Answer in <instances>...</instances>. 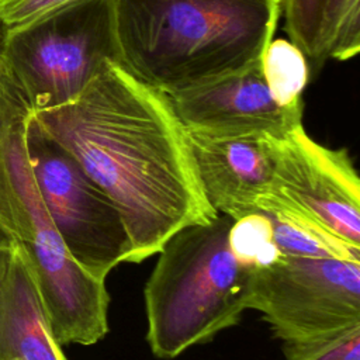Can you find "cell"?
I'll use <instances>...</instances> for the list:
<instances>
[{
    "mask_svg": "<svg viewBox=\"0 0 360 360\" xmlns=\"http://www.w3.org/2000/svg\"><path fill=\"white\" fill-rule=\"evenodd\" d=\"M31 120L115 204L131 242L129 263L156 255L181 228L219 215L170 97L117 62H105L75 100L32 111Z\"/></svg>",
    "mask_w": 360,
    "mask_h": 360,
    "instance_id": "1",
    "label": "cell"
},
{
    "mask_svg": "<svg viewBox=\"0 0 360 360\" xmlns=\"http://www.w3.org/2000/svg\"><path fill=\"white\" fill-rule=\"evenodd\" d=\"M283 0H111L118 65L173 96L256 65Z\"/></svg>",
    "mask_w": 360,
    "mask_h": 360,
    "instance_id": "2",
    "label": "cell"
},
{
    "mask_svg": "<svg viewBox=\"0 0 360 360\" xmlns=\"http://www.w3.org/2000/svg\"><path fill=\"white\" fill-rule=\"evenodd\" d=\"M145 284L146 340L174 359L239 322L249 308L259 249L242 221L218 215L173 233Z\"/></svg>",
    "mask_w": 360,
    "mask_h": 360,
    "instance_id": "3",
    "label": "cell"
},
{
    "mask_svg": "<svg viewBox=\"0 0 360 360\" xmlns=\"http://www.w3.org/2000/svg\"><path fill=\"white\" fill-rule=\"evenodd\" d=\"M31 114L1 60L0 229L27 257L56 342L90 346L108 332L105 280L91 276L73 259L44 205L27 149Z\"/></svg>",
    "mask_w": 360,
    "mask_h": 360,
    "instance_id": "4",
    "label": "cell"
},
{
    "mask_svg": "<svg viewBox=\"0 0 360 360\" xmlns=\"http://www.w3.org/2000/svg\"><path fill=\"white\" fill-rule=\"evenodd\" d=\"M3 60L32 111L75 100L105 62L118 63L111 0H80L1 44Z\"/></svg>",
    "mask_w": 360,
    "mask_h": 360,
    "instance_id": "5",
    "label": "cell"
},
{
    "mask_svg": "<svg viewBox=\"0 0 360 360\" xmlns=\"http://www.w3.org/2000/svg\"><path fill=\"white\" fill-rule=\"evenodd\" d=\"M248 309L294 342L360 325V262L300 257L270 249L257 262Z\"/></svg>",
    "mask_w": 360,
    "mask_h": 360,
    "instance_id": "6",
    "label": "cell"
},
{
    "mask_svg": "<svg viewBox=\"0 0 360 360\" xmlns=\"http://www.w3.org/2000/svg\"><path fill=\"white\" fill-rule=\"evenodd\" d=\"M27 149L44 205L70 255L91 276L105 280L131 255L129 236L115 204L31 118Z\"/></svg>",
    "mask_w": 360,
    "mask_h": 360,
    "instance_id": "7",
    "label": "cell"
},
{
    "mask_svg": "<svg viewBox=\"0 0 360 360\" xmlns=\"http://www.w3.org/2000/svg\"><path fill=\"white\" fill-rule=\"evenodd\" d=\"M257 211L360 246V180L346 149L314 141L304 125L278 142L271 186Z\"/></svg>",
    "mask_w": 360,
    "mask_h": 360,
    "instance_id": "8",
    "label": "cell"
},
{
    "mask_svg": "<svg viewBox=\"0 0 360 360\" xmlns=\"http://www.w3.org/2000/svg\"><path fill=\"white\" fill-rule=\"evenodd\" d=\"M188 132L284 139L302 127L304 104L283 107L270 94L260 60L225 79L169 96Z\"/></svg>",
    "mask_w": 360,
    "mask_h": 360,
    "instance_id": "9",
    "label": "cell"
},
{
    "mask_svg": "<svg viewBox=\"0 0 360 360\" xmlns=\"http://www.w3.org/2000/svg\"><path fill=\"white\" fill-rule=\"evenodd\" d=\"M188 138L211 207L233 221L257 214V204L273 181L280 139L267 135L211 136L194 132H188Z\"/></svg>",
    "mask_w": 360,
    "mask_h": 360,
    "instance_id": "10",
    "label": "cell"
},
{
    "mask_svg": "<svg viewBox=\"0 0 360 360\" xmlns=\"http://www.w3.org/2000/svg\"><path fill=\"white\" fill-rule=\"evenodd\" d=\"M0 360H66L28 260L14 242L0 277Z\"/></svg>",
    "mask_w": 360,
    "mask_h": 360,
    "instance_id": "11",
    "label": "cell"
},
{
    "mask_svg": "<svg viewBox=\"0 0 360 360\" xmlns=\"http://www.w3.org/2000/svg\"><path fill=\"white\" fill-rule=\"evenodd\" d=\"M260 65L267 89L280 105L304 104L302 93L309 79V63L294 42L273 39L264 49Z\"/></svg>",
    "mask_w": 360,
    "mask_h": 360,
    "instance_id": "12",
    "label": "cell"
},
{
    "mask_svg": "<svg viewBox=\"0 0 360 360\" xmlns=\"http://www.w3.org/2000/svg\"><path fill=\"white\" fill-rule=\"evenodd\" d=\"M360 51V0H323L314 69L326 60L339 62L357 56Z\"/></svg>",
    "mask_w": 360,
    "mask_h": 360,
    "instance_id": "13",
    "label": "cell"
},
{
    "mask_svg": "<svg viewBox=\"0 0 360 360\" xmlns=\"http://www.w3.org/2000/svg\"><path fill=\"white\" fill-rule=\"evenodd\" d=\"M263 215L267 226L269 245L276 253L300 257H339L360 262V246L267 214Z\"/></svg>",
    "mask_w": 360,
    "mask_h": 360,
    "instance_id": "14",
    "label": "cell"
},
{
    "mask_svg": "<svg viewBox=\"0 0 360 360\" xmlns=\"http://www.w3.org/2000/svg\"><path fill=\"white\" fill-rule=\"evenodd\" d=\"M285 360H360V325L311 339L284 342Z\"/></svg>",
    "mask_w": 360,
    "mask_h": 360,
    "instance_id": "15",
    "label": "cell"
},
{
    "mask_svg": "<svg viewBox=\"0 0 360 360\" xmlns=\"http://www.w3.org/2000/svg\"><path fill=\"white\" fill-rule=\"evenodd\" d=\"M80 0H0L1 44L35 28Z\"/></svg>",
    "mask_w": 360,
    "mask_h": 360,
    "instance_id": "16",
    "label": "cell"
},
{
    "mask_svg": "<svg viewBox=\"0 0 360 360\" xmlns=\"http://www.w3.org/2000/svg\"><path fill=\"white\" fill-rule=\"evenodd\" d=\"M323 0H283L281 15L291 42L305 55L309 69L315 66Z\"/></svg>",
    "mask_w": 360,
    "mask_h": 360,
    "instance_id": "17",
    "label": "cell"
},
{
    "mask_svg": "<svg viewBox=\"0 0 360 360\" xmlns=\"http://www.w3.org/2000/svg\"><path fill=\"white\" fill-rule=\"evenodd\" d=\"M11 245H13V240L10 239L8 235H6L1 229H0V277H1V273H3V269H4V264L8 259V255H10V250H11Z\"/></svg>",
    "mask_w": 360,
    "mask_h": 360,
    "instance_id": "18",
    "label": "cell"
},
{
    "mask_svg": "<svg viewBox=\"0 0 360 360\" xmlns=\"http://www.w3.org/2000/svg\"><path fill=\"white\" fill-rule=\"evenodd\" d=\"M0 69H1V32H0Z\"/></svg>",
    "mask_w": 360,
    "mask_h": 360,
    "instance_id": "19",
    "label": "cell"
}]
</instances>
